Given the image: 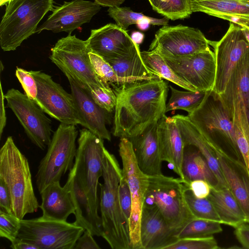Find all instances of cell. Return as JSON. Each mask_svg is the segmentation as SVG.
<instances>
[{
    "label": "cell",
    "instance_id": "cell-19",
    "mask_svg": "<svg viewBox=\"0 0 249 249\" xmlns=\"http://www.w3.org/2000/svg\"><path fill=\"white\" fill-rule=\"evenodd\" d=\"M213 145L228 187L242 208L246 222L249 223V174L246 167L241 158Z\"/></svg>",
    "mask_w": 249,
    "mask_h": 249
},
{
    "label": "cell",
    "instance_id": "cell-22",
    "mask_svg": "<svg viewBox=\"0 0 249 249\" xmlns=\"http://www.w3.org/2000/svg\"><path fill=\"white\" fill-rule=\"evenodd\" d=\"M158 139L160 156L184 180L182 162L184 143L179 129L173 117L164 114L158 122Z\"/></svg>",
    "mask_w": 249,
    "mask_h": 249
},
{
    "label": "cell",
    "instance_id": "cell-52",
    "mask_svg": "<svg viewBox=\"0 0 249 249\" xmlns=\"http://www.w3.org/2000/svg\"><path fill=\"white\" fill-rule=\"evenodd\" d=\"M130 36L134 42L140 45L143 41L144 34L139 31H134L132 33Z\"/></svg>",
    "mask_w": 249,
    "mask_h": 249
},
{
    "label": "cell",
    "instance_id": "cell-51",
    "mask_svg": "<svg viewBox=\"0 0 249 249\" xmlns=\"http://www.w3.org/2000/svg\"><path fill=\"white\" fill-rule=\"evenodd\" d=\"M125 0H94L100 6L104 7L119 6Z\"/></svg>",
    "mask_w": 249,
    "mask_h": 249
},
{
    "label": "cell",
    "instance_id": "cell-49",
    "mask_svg": "<svg viewBox=\"0 0 249 249\" xmlns=\"http://www.w3.org/2000/svg\"><path fill=\"white\" fill-rule=\"evenodd\" d=\"M0 138L1 137L4 128L6 124V116L4 107V94L3 92L1 83L0 82Z\"/></svg>",
    "mask_w": 249,
    "mask_h": 249
},
{
    "label": "cell",
    "instance_id": "cell-11",
    "mask_svg": "<svg viewBox=\"0 0 249 249\" xmlns=\"http://www.w3.org/2000/svg\"><path fill=\"white\" fill-rule=\"evenodd\" d=\"M119 153L123 163V174L128 182L132 198V212L129 220L131 249H142L140 223L145 196L149 185V176L140 168L132 144L128 139H120Z\"/></svg>",
    "mask_w": 249,
    "mask_h": 249
},
{
    "label": "cell",
    "instance_id": "cell-35",
    "mask_svg": "<svg viewBox=\"0 0 249 249\" xmlns=\"http://www.w3.org/2000/svg\"><path fill=\"white\" fill-rule=\"evenodd\" d=\"M171 97L166 103L165 112L176 109L186 111L188 114L196 110L201 104L208 91L179 90L170 85Z\"/></svg>",
    "mask_w": 249,
    "mask_h": 249
},
{
    "label": "cell",
    "instance_id": "cell-17",
    "mask_svg": "<svg viewBox=\"0 0 249 249\" xmlns=\"http://www.w3.org/2000/svg\"><path fill=\"white\" fill-rule=\"evenodd\" d=\"M100 9L101 6L95 1L85 0L64 1L62 5L53 7L52 14L37 27L36 33L48 30L54 33L65 32L71 34L84 24L89 22Z\"/></svg>",
    "mask_w": 249,
    "mask_h": 249
},
{
    "label": "cell",
    "instance_id": "cell-18",
    "mask_svg": "<svg viewBox=\"0 0 249 249\" xmlns=\"http://www.w3.org/2000/svg\"><path fill=\"white\" fill-rule=\"evenodd\" d=\"M64 74L70 83L81 125L102 139L110 141L111 136L106 126L109 113L98 105L82 82L69 73Z\"/></svg>",
    "mask_w": 249,
    "mask_h": 249
},
{
    "label": "cell",
    "instance_id": "cell-44",
    "mask_svg": "<svg viewBox=\"0 0 249 249\" xmlns=\"http://www.w3.org/2000/svg\"><path fill=\"white\" fill-rule=\"evenodd\" d=\"M118 192L121 208L129 221L132 212V198L128 182L123 174L119 183Z\"/></svg>",
    "mask_w": 249,
    "mask_h": 249
},
{
    "label": "cell",
    "instance_id": "cell-2",
    "mask_svg": "<svg viewBox=\"0 0 249 249\" xmlns=\"http://www.w3.org/2000/svg\"><path fill=\"white\" fill-rule=\"evenodd\" d=\"M122 169L106 148L103 160V183H99L102 237L112 249H131L129 221L120 203L118 188Z\"/></svg>",
    "mask_w": 249,
    "mask_h": 249
},
{
    "label": "cell",
    "instance_id": "cell-54",
    "mask_svg": "<svg viewBox=\"0 0 249 249\" xmlns=\"http://www.w3.org/2000/svg\"><path fill=\"white\" fill-rule=\"evenodd\" d=\"M149 23H140L137 24L138 28L141 31H145L148 29L150 26Z\"/></svg>",
    "mask_w": 249,
    "mask_h": 249
},
{
    "label": "cell",
    "instance_id": "cell-13",
    "mask_svg": "<svg viewBox=\"0 0 249 249\" xmlns=\"http://www.w3.org/2000/svg\"><path fill=\"white\" fill-rule=\"evenodd\" d=\"M7 107L14 112L31 142L41 150L50 143L51 120L45 112L26 94L14 88L4 94Z\"/></svg>",
    "mask_w": 249,
    "mask_h": 249
},
{
    "label": "cell",
    "instance_id": "cell-34",
    "mask_svg": "<svg viewBox=\"0 0 249 249\" xmlns=\"http://www.w3.org/2000/svg\"><path fill=\"white\" fill-rule=\"evenodd\" d=\"M107 12L116 24L125 30L132 24L146 23L150 25L163 26L167 25L169 22V19L165 17L162 18H152L142 13L134 12L128 7H109Z\"/></svg>",
    "mask_w": 249,
    "mask_h": 249
},
{
    "label": "cell",
    "instance_id": "cell-16",
    "mask_svg": "<svg viewBox=\"0 0 249 249\" xmlns=\"http://www.w3.org/2000/svg\"><path fill=\"white\" fill-rule=\"evenodd\" d=\"M162 57L178 77L196 90H213L215 79L216 61L214 53L210 49L190 55Z\"/></svg>",
    "mask_w": 249,
    "mask_h": 249
},
{
    "label": "cell",
    "instance_id": "cell-20",
    "mask_svg": "<svg viewBox=\"0 0 249 249\" xmlns=\"http://www.w3.org/2000/svg\"><path fill=\"white\" fill-rule=\"evenodd\" d=\"M86 41L91 51L107 61L128 54L136 43L126 30L112 23L91 30Z\"/></svg>",
    "mask_w": 249,
    "mask_h": 249
},
{
    "label": "cell",
    "instance_id": "cell-43",
    "mask_svg": "<svg viewBox=\"0 0 249 249\" xmlns=\"http://www.w3.org/2000/svg\"><path fill=\"white\" fill-rule=\"evenodd\" d=\"M16 76L21 84L25 94L35 102L37 95V87L33 75L30 71L17 67Z\"/></svg>",
    "mask_w": 249,
    "mask_h": 249
},
{
    "label": "cell",
    "instance_id": "cell-8",
    "mask_svg": "<svg viewBox=\"0 0 249 249\" xmlns=\"http://www.w3.org/2000/svg\"><path fill=\"white\" fill-rule=\"evenodd\" d=\"M77 136L75 125L62 123L53 132L36 175V184L40 193L51 183L60 181L62 176L72 168Z\"/></svg>",
    "mask_w": 249,
    "mask_h": 249
},
{
    "label": "cell",
    "instance_id": "cell-31",
    "mask_svg": "<svg viewBox=\"0 0 249 249\" xmlns=\"http://www.w3.org/2000/svg\"><path fill=\"white\" fill-rule=\"evenodd\" d=\"M207 198L213 203L222 224L235 228L246 222L242 208L228 188H212Z\"/></svg>",
    "mask_w": 249,
    "mask_h": 249
},
{
    "label": "cell",
    "instance_id": "cell-5",
    "mask_svg": "<svg viewBox=\"0 0 249 249\" xmlns=\"http://www.w3.org/2000/svg\"><path fill=\"white\" fill-rule=\"evenodd\" d=\"M149 180L143 205L156 206L178 235L190 221L196 218L185 198V183L179 177L175 178L162 174L149 176Z\"/></svg>",
    "mask_w": 249,
    "mask_h": 249
},
{
    "label": "cell",
    "instance_id": "cell-32",
    "mask_svg": "<svg viewBox=\"0 0 249 249\" xmlns=\"http://www.w3.org/2000/svg\"><path fill=\"white\" fill-rule=\"evenodd\" d=\"M235 131L236 144L249 174V121L244 107L234 104L230 114Z\"/></svg>",
    "mask_w": 249,
    "mask_h": 249
},
{
    "label": "cell",
    "instance_id": "cell-6",
    "mask_svg": "<svg viewBox=\"0 0 249 249\" xmlns=\"http://www.w3.org/2000/svg\"><path fill=\"white\" fill-rule=\"evenodd\" d=\"M187 116L209 142L242 159L232 121L213 90L207 92L201 104Z\"/></svg>",
    "mask_w": 249,
    "mask_h": 249
},
{
    "label": "cell",
    "instance_id": "cell-38",
    "mask_svg": "<svg viewBox=\"0 0 249 249\" xmlns=\"http://www.w3.org/2000/svg\"><path fill=\"white\" fill-rule=\"evenodd\" d=\"M157 12L172 20L188 18L193 13L190 0H159Z\"/></svg>",
    "mask_w": 249,
    "mask_h": 249
},
{
    "label": "cell",
    "instance_id": "cell-24",
    "mask_svg": "<svg viewBox=\"0 0 249 249\" xmlns=\"http://www.w3.org/2000/svg\"><path fill=\"white\" fill-rule=\"evenodd\" d=\"M192 12H200L249 28V0H190Z\"/></svg>",
    "mask_w": 249,
    "mask_h": 249
},
{
    "label": "cell",
    "instance_id": "cell-4",
    "mask_svg": "<svg viewBox=\"0 0 249 249\" xmlns=\"http://www.w3.org/2000/svg\"><path fill=\"white\" fill-rule=\"evenodd\" d=\"M53 0H11L0 24V45L3 51H15L36 33L44 16L53 8Z\"/></svg>",
    "mask_w": 249,
    "mask_h": 249
},
{
    "label": "cell",
    "instance_id": "cell-27",
    "mask_svg": "<svg viewBox=\"0 0 249 249\" xmlns=\"http://www.w3.org/2000/svg\"><path fill=\"white\" fill-rule=\"evenodd\" d=\"M219 95L229 116L234 104L239 102L249 121V52L238 62L224 92Z\"/></svg>",
    "mask_w": 249,
    "mask_h": 249
},
{
    "label": "cell",
    "instance_id": "cell-14",
    "mask_svg": "<svg viewBox=\"0 0 249 249\" xmlns=\"http://www.w3.org/2000/svg\"><path fill=\"white\" fill-rule=\"evenodd\" d=\"M36 81L37 95L35 103L52 118L60 123L77 125L81 121L71 94L41 71H30Z\"/></svg>",
    "mask_w": 249,
    "mask_h": 249
},
{
    "label": "cell",
    "instance_id": "cell-29",
    "mask_svg": "<svg viewBox=\"0 0 249 249\" xmlns=\"http://www.w3.org/2000/svg\"><path fill=\"white\" fill-rule=\"evenodd\" d=\"M66 183L71 193L75 207V221L73 223L89 231L93 236H102L101 219L94 214L85 193L71 170Z\"/></svg>",
    "mask_w": 249,
    "mask_h": 249
},
{
    "label": "cell",
    "instance_id": "cell-23",
    "mask_svg": "<svg viewBox=\"0 0 249 249\" xmlns=\"http://www.w3.org/2000/svg\"><path fill=\"white\" fill-rule=\"evenodd\" d=\"M158 123L152 124L141 134L128 139L131 142L138 164L148 176L162 174L163 161L158 139Z\"/></svg>",
    "mask_w": 249,
    "mask_h": 249
},
{
    "label": "cell",
    "instance_id": "cell-21",
    "mask_svg": "<svg viewBox=\"0 0 249 249\" xmlns=\"http://www.w3.org/2000/svg\"><path fill=\"white\" fill-rule=\"evenodd\" d=\"M140 238L142 249H165L178 240L158 209L146 205L142 212Z\"/></svg>",
    "mask_w": 249,
    "mask_h": 249
},
{
    "label": "cell",
    "instance_id": "cell-47",
    "mask_svg": "<svg viewBox=\"0 0 249 249\" xmlns=\"http://www.w3.org/2000/svg\"><path fill=\"white\" fill-rule=\"evenodd\" d=\"M234 229V235L242 248L249 249V223H243Z\"/></svg>",
    "mask_w": 249,
    "mask_h": 249
},
{
    "label": "cell",
    "instance_id": "cell-28",
    "mask_svg": "<svg viewBox=\"0 0 249 249\" xmlns=\"http://www.w3.org/2000/svg\"><path fill=\"white\" fill-rule=\"evenodd\" d=\"M107 62L121 79V84L160 78L146 66L141 55L139 45L136 43L128 54Z\"/></svg>",
    "mask_w": 249,
    "mask_h": 249
},
{
    "label": "cell",
    "instance_id": "cell-56",
    "mask_svg": "<svg viewBox=\"0 0 249 249\" xmlns=\"http://www.w3.org/2000/svg\"><path fill=\"white\" fill-rule=\"evenodd\" d=\"M11 0H0V5L1 6L6 5V4Z\"/></svg>",
    "mask_w": 249,
    "mask_h": 249
},
{
    "label": "cell",
    "instance_id": "cell-3",
    "mask_svg": "<svg viewBox=\"0 0 249 249\" xmlns=\"http://www.w3.org/2000/svg\"><path fill=\"white\" fill-rule=\"evenodd\" d=\"M0 179L9 191L12 213L18 219L39 207L33 186L28 159L18 148L11 136L0 149Z\"/></svg>",
    "mask_w": 249,
    "mask_h": 249
},
{
    "label": "cell",
    "instance_id": "cell-33",
    "mask_svg": "<svg viewBox=\"0 0 249 249\" xmlns=\"http://www.w3.org/2000/svg\"><path fill=\"white\" fill-rule=\"evenodd\" d=\"M141 55L145 65L153 74L187 90H196L194 87L178 77L158 53L152 51H144L141 52Z\"/></svg>",
    "mask_w": 249,
    "mask_h": 249
},
{
    "label": "cell",
    "instance_id": "cell-9",
    "mask_svg": "<svg viewBox=\"0 0 249 249\" xmlns=\"http://www.w3.org/2000/svg\"><path fill=\"white\" fill-rule=\"evenodd\" d=\"M90 51L86 40L70 34L59 39L51 49L50 58L64 73L75 77L89 90L110 87L96 74L89 56Z\"/></svg>",
    "mask_w": 249,
    "mask_h": 249
},
{
    "label": "cell",
    "instance_id": "cell-48",
    "mask_svg": "<svg viewBox=\"0 0 249 249\" xmlns=\"http://www.w3.org/2000/svg\"><path fill=\"white\" fill-rule=\"evenodd\" d=\"M0 210L12 213L9 191L4 182L0 179Z\"/></svg>",
    "mask_w": 249,
    "mask_h": 249
},
{
    "label": "cell",
    "instance_id": "cell-30",
    "mask_svg": "<svg viewBox=\"0 0 249 249\" xmlns=\"http://www.w3.org/2000/svg\"><path fill=\"white\" fill-rule=\"evenodd\" d=\"M184 182L189 185L194 180L202 179L208 182L212 188H220L218 180L206 160L195 146L185 145L182 162Z\"/></svg>",
    "mask_w": 249,
    "mask_h": 249
},
{
    "label": "cell",
    "instance_id": "cell-7",
    "mask_svg": "<svg viewBox=\"0 0 249 249\" xmlns=\"http://www.w3.org/2000/svg\"><path fill=\"white\" fill-rule=\"evenodd\" d=\"M74 163L71 170L85 193L95 215L101 219L98 210L99 179L103 175L105 148L103 139L86 128L80 130Z\"/></svg>",
    "mask_w": 249,
    "mask_h": 249
},
{
    "label": "cell",
    "instance_id": "cell-1",
    "mask_svg": "<svg viewBox=\"0 0 249 249\" xmlns=\"http://www.w3.org/2000/svg\"><path fill=\"white\" fill-rule=\"evenodd\" d=\"M116 96L112 134L129 139L165 114L168 86L162 79L111 86Z\"/></svg>",
    "mask_w": 249,
    "mask_h": 249
},
{
    "label": "cell",
    "instance_id": "cell-55",
    "mask_svg": "<svg viewBox=\"0 0 249 249\" xmlns=\"http://www.w3.org/2000/svg\"><path fill=\"white\" fill-rule=\"evenodd\" d=\"M241 29L249 44V28H241Z\"/></svg>",
    "mask_w": 249,
    "mask_h": 249
},
{
    "label": "cell",
    "instance_id": "cell-25",
    "mask_svg": "<svg viewBox=\"0 0 249 249\" xmlns=\"http://www.w3.org/2000/svg\"><path fill=\"white\" fill-rule=\"evenodd\" d=\"M172 117L179 129L184 145H191L196 147L206 160L220 187L228 188L217 159L214 145L204 137L187 116L178 114Z\"/></svg>",
    "mask_w": 249,
    "mask_h": 249
},
{
    "label": "cell",
    "instance_id": "cell-41",
    "mask_svg": "<svg viewBox=\"0 0 249 249\" xmlns=\"http://www.w3.org/2000/svg\"><path fill=\"white\" fill-rule=\"evenodd\" d=\"M20 227V219L13 213L0 210V236L11 243L18 236Z\"/></svg>",
    "mask_w": 249,
    "mask_h": 249
},
{
    "label": "cell",
    "instance_id": "cell-26",
    "mask_svg": "<svg viewBox=\"0 0 249 249\" xmlns=\"http://www.w3.org/2000/svg\"><path fill=\"white\" fill-rule=\"evenodd\" d=\"M40 194L41 203L39 208L44 218L67 221L70 214H75L72 194L66 183L61 187L59 181L52 183Z\"/></svg>",
    "mask_w": 249,
    "mask_h": 249
},
{
    "label": "cell",
    "instance_id": "cell-42",
    "mask_svg": "<svg viewBox=\"0 0 249 249\" xmlns=\"http://www.w3.org/2000/svg\"><path fill=\"white\" fill-rule=\"evenodd\" d=\"M89 90L94 101L101 108L109 113L115 109L116 96L111 87L94 88Z\"/></svg>",
    "mask_w": 249,
    "mask_h": 249
},
{
    "label": "cell",
    "instance_id": "cell-40",
    "mask_svg": "<svg viewBox=\"0 0 249 249\" xmlns=\"http://www.w3.org/2000/svg\"><path fill=\"white\" fill-rule=\"evenodd\" d=\"M220 248L213 236L178 239L165 249H217Z\"/></svg>",
    "mask_w": 249,
    "mask_h": 249
},
{
    "label": "cell",
    "instance_id": "cell-15",
    "mask_svg": "<svg viewBox=\"0 0 249 249\" xmlns=\"http://www.w3.org/2000/svg\"><path fill=\"white\" fill-rule=\"evenodd\" d=\"M214 50L216 61V74L213 90L222 94L231 74L240 60L249 52V44L241 27L230 23L229 28L218 41L210 40Z\"/></svg>",
    "mask_w": 249,
    "mask_h": 249
},
{
    "label": "cell",
    "instance_id": "cell-10",
    "mask_svg": "<svg viewBox=\"0 0 249 249\" xmlns=\"http://www.w3.org/2000/svg\"><path fill=\"white\" fill-rule=\"evenodd\" d=\"M85 229L73 223L44 218L20 220L18 239L38 249H73Z\"/></svg>",
    "mask_w": 249,
    "mask_h": 249
},
{
    "label": "cell",
    "instance_id": "cell-39",
    "mask_svg": "<svg viewBox=\"0 0 249 249\" xmlns=\"http://www.w3.org/2000/svg\"><path fill=\"white\" fill-rule=\"evenodd\" d=\"M89 56L94 70L103 82L112 85H120L121 79L117 76L111 66L102 57L90 51Z\"/></svg>",
    "mask_w": 249,
    "mask_h": 249
},
{
    "label": "cell",
    "instance_id": "cell-53",
    "mask_svg": "<svg viewBox=\"0 0 249 249\" xmlns=\"http://www.w3.org/2000/svg\"><path fill=\"white\" fill-rule=\"evenodd\" d=\"M148 1L153 9L157 12L159 5V0H148Z\"/></svg>",
    "mask_w": 249,
    "mask_h": 249
},
{
    "label": "cell",
    "instance_id": "cell-50",
    "mask_svg": "<svg viewBox=\"0 0 249 249\" xmlns=\"http://www.w3.org/2000/svg\"><path fill=\"white\" fill-rule=\"evenodd\" d=\"M10 248L13 249H38L37 247L17 238L11 243Z\"/></svg>",
    "mask_w": 249,
    "mask_h": 249
},
{
    "label": "cell",
    "instance_id": "cell-12",
    "mask_svg": "<svg viewBox=\"0 0 249 249\" xmlns=\"http://www.w3.org/2000/svg\"><path fill=\"white\" fill-rule=\"evenodd\" d=\"M210 40L198 29L163 25L155 34L148 51L162 57H177L198 53L210 48Z\"/></svg>",
    "mask_w": 249,
    "mask_h": 249
},
{
    "label": "cell",
    "instance_id": "cell-45",
    "mask_svg": "<svg viewBox=\"0 0 249 249\" xmlns=\"http://www.w3.org/2000/svg\"><path fill=\"white\" fill-rule=\"evenodd\" d=\"M188 186L195 196L199 198H207L212 189L210 184L202 179L193 180L189 183Z\"/></svg>",
    "mask_w": 249,
    "mask_h": 249
},
{
    "label": "cell",
    "instance_id": "cell-46",
    "mask_svg": "<svg viewBox=\"0 0 249 249\" xmlns=\"http://www.w3.org/2000/svg\"><path fill=\"white\" fill-rule=\"evenodd\" d=\"M93 236L89 231L85 230L77 240L73 249H100Z\"/></svg>",
    "mask_w": 249,
    "mask_h": 249
},
{
    "label": "cell",
    "instance_id": "cell-37",
    "mask_svg": "<svg viewBox=\"0 0 249 249\" xmlns=\"http://www.w3.org/2000/svg\"><path fill=\"white\" fill-rule=\"evenodd\" d=\"M222 231L221 223L198 218L190 221L178 233V239L201 238L213 236Z\"/></svg>",
    "mask_w": 249,
    "mask_h": 249
},
{
    "label": "cell",
    "instance_id": "cell-36",
    "mask_svg": "<svg viewBox=\"0 0 249 249\" xmlns=\"http://www.w3.org/2000/svg\"><path fill=\"white\" fill-rule=\"evenodd\" d=\"M184 196L191 213L196 218L217 222L222 224L213 203L208 198H199L195 196L185 183Z\"/></svg>",
    "mask_w": 249,
    "mask_h": 249
}]
</instances>
